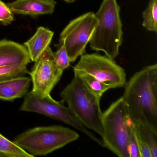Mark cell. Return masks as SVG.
<instances>
[{
    "instance_id": "cell-18",
    "label": "cell",
    "mask_w": 157,
    "mask_h": 157,
    "mask_svg": "<svg viewBox=\"0 0 157 157\" xmlns=\"http://www.w3.org/2000/svg\"><path fill=\"white\" fill-rule=\"evenodd\" d=\"M28 72L26 65L0 67V82L17 77L25 76Z\"/></svg>"
},
{
    "instance_id": "cell-3",
    "label": "cell",
    "mask_w": 157,
    "mask_h": 157,
    "mask_svg": "<svg viewBox=\"0 0 157 157\" xmlns=\"http://www.w3.org/2000/svg\"><path fill=\"white\" fill-rule=\"evenodd\" d=\"M71 82L60 93L61 101L85 127L101 136V114L100 99L87 88L82 78L74 72Z\"/></svg>"
},
{
    "instance_id": "cell-17",
    "label": "cell",
    "mask_w": 157,
    "mask_h": 157,
    "mask_svg": "<svg viewBox=\"0 0 157 157\" xmlns=\"http://www.w3.org/2000/svg\"><path fill=\"white\" fill-rule=\"evenodd\" d=\"M142 25L148 31L157 33V0H150L142 13Z\"/></svg>"
},
{
    "instance_id": "cell-22",
    "label": "cell",
    "mask_w": 157,
    "mask_h": 157,
    "mask_svg": "<svg viewBox=\"0 0 157 157\" xmlns=\"http://www.w3.org/2000/svg\"><path fill=\"white\" fill-rule=\"evenodd\" d=\"M135 127V126H134ZM136 136L137 142L138 147L139 150L140 154V157H151L150 151L147 145L145 143L143 139L141 137L139 133L137 131L135 128Z\"/></svg>"
},
{
    "instance_id": "cell-19",
    "label": "cell",
    "mask_w": 157,
    "mask_h": 157,
    "mask_svg": "<svg viewBox=\"0 0 157 157\" xmlns=\"http://www.w3.org/2000/svg\"><path fill=\"white\" fill-rule=\"evenodd\" d=\"M53 57L56 66L60 70L64 71L70 66V60L63 44L58 48L56 52H53Z\"/></svg>"
},
{
    "instance_id": "cell-8",
    "label": "cell",
    "mask_w": 157,
    "mask_h": 157,
    "mask_svg": "<svg viewBox=\"0 0 157 157\" xmlns=\"http://www.w3.org/2000/svg\"><path fill=\"white\" fill-rule=\"evenodd\" d=\"M73 71L91 75L113 89L122 88L126 82L124 69L114 59L98 53L82 55Z\"/></svg>"
},
{
    "instance_id": "cell-23",
    "label": "cell",
    "mask_w": 157,
    "mask_h": 157,
    "mask_svg": "<svg viewBox=\"0 0 157 157\" xmlns=\"http://www.w3.org/2000/svg\"><path fill=\"white\" fill-rule=\"evenodd\" d=\"M63 1H64V2H67V3H72L75 2L77 1L78 0H63Z\"/></svg>"
},
{
    "instance_id": "cell-16",
    "label": "cell",
    "mask_w": 157,
    "mask_h": 157,
    "mask_svg": "<svg viewBox=\"0 0 157 157\" xmlns=\"http://www.w3.org/2000/svg\"><path fill=\"white\" fill-rule=\"evenodd\" d=\"M74 72H76L82 78L87 88L100 100L105 92L110 89H113L111 85L98 80L91 75L83 72L76 71Z\"/></svg>"
},
{
    "instance_id": "cell-6",
    "label": "cell",
    "mask_w": 157,
    "mask_h": 157,
    "mask_svg": "<svg viewBox=\"0 0 157 157\" xmlns=\"http://www.w3.org/2000/svg\"><path fill=\"white\" fill-rule=\"evenodd\" d=\"M20 110L38 113L64 122L85 134L100 146L105 147L102 140L86 128L75 117L68 107L65 105L63 101H56L50 94L43 95L32 90L25 94Z\"/></svg>"
},
{
    "instance_id": "cell-12",
    "label": "cell",
    "mask_w": 157,
    "mask_h": 157,
    "mask_svg": "<svg viewBox=\"0 0 157 157\" xmlns=\"http://www.w3.org/2000/svg\"><path fill=\"white\" fill-rule=\"evenodd\" d=\"M54 35V32L40 26L37 28L35 34L24 44L27 48L31 61H36L49 47Z\"/></svg>"
},
{
    "instance_id": "cell-11",
    "label": "cell",
    "mask_w": 157,
    "mask_h": 157,
    "mask_svg": "<svg viewBox=\"0 0 157 157\" xmlns=\"http://www.w3.org/2000/svg\"><path fill=\"white\" fill-rule=\"evenodd\" d=\"M56 4L55 0H16L7 5L13 13L36 16L52 14Z\"/></svg>"
},
{
    "instance_id": "cell-5",
    "label": "cell",
    "mask_w": 157,
    "mask_h": 157,
    "mask_svg": "<svg viewBox=\"0 0 157 157\" xmlns=\"http://www.w3.org/2000/svg\"><path fill=\"white\" fill-rule=\"evenodd\" d=\"M132 123L122 97L102 113V140L105 147L118 157H129L128 139Z\"/></svg>"
},
{
    "instance_id": "cell-7",
    "label": "cell",
    "mask_w": 157,
    "mask_h": 157,
    "mask_svg": "<svg viewBox=\"0 0 157 157\" xmlns=\"http://www.w3.org/2000/svg\"><path fill=\"white\" fill-rule=\"evenodd\" d=\"M97 24L95 13L90 12L73 19L63 29L57 47L65 46L71 62L86 53Z\"/></svg>"
},
{
    "instance_id": "cell-1",
    "label": "cell",
    "mask_w": 157,
    "mask_h": 157,
    "mask_svg": "<svg viewBox=\"0 0 157 157\" xmlns=\"http://www.w3.org/2000/svg\"><path fill=\"white\" fill-rule=\"evenodd\" d=\"M124 87L122 97L131 121L146 122L157 129V64L136 72Z\"/></svg>"
},
{
    "instance_id": "cell-21",
    "label": "cell",
    "mask_w": 157,
    "mask_h": 157,
    "mask_svg": "<svg viewBox=\"0 0 157 157\" xmlns=\"http://www.w3.org/2000/svg\"><path fill=\"white\" fill-rule=\"evenodd\" d=\"M13 20V13L9 6L0 0V21L8 25L12 23Z\"/></svg>"
},
{
    "instance_id": "cell-14",
    "label": "cell",
    "mask_w": 157,
    "mask_h": 157,
    "mask_svg": "<svg viewBox=\"0 0 157 157\" xmlns=\"http://www.w3.org/2000/svg\"><path fill=\"white\" fill-rule=\"evenodd\" d=\"M133 124L137 131L147 145L151 157H157V129L145 122L139 121L133 123Z\"/></svg>"
},
{
    "instance_id": "cell-13",
    "label": "cell",
    "mask_w": 157,
    "mask_h": 157,
    "mask_svg": "<svg viewBox=\"0 0 157 157\" xmlns=\"http://www.w3.org/2000/svg\"><path fill=\"white\" fill-rule=\"evenodd\" d=\"M31 80L23 76L0 82V99L13 101L23 97L28 92Z\"/></svg>"
},
{
    "instance_id": "cell-2",
    "label": "cell",
    "mask_w": 157,
    "mask_h": 157,
    "mask_svg": "<svg viewBox=\"0 0 157 157\" xmlns=\"http://www.w3.org/2000/svg\"><path fill=\"white\" fill-rule=\"evenodd\" d=\"M120 12L117 0H103L95 13L97 25L89 43L92 50L103 52L112 59L119 55L123 43L124 32Z\"/></svg>"
},
{
    "instance_id": "cell-9",
    "label": "cell",
    "mask_w": 157,
    "mask_h": 157,
    "mask_svg": "<svg viewBox=\"0 0 157 157\" xmlns=\"http://www.w3.org/2000/svg\"><path fill=\"white\" fill-rule=\"evenodd\" d=\"M63 72L56 66L53 51L48 47L35 62L34 66L29 73L33 83L32 90L43 95L50 94Z\"/></svg>"
},
{
    "instance_id": "cell-4",
    "label": "cell",
    "mask_w": 157,
    "mask_h": 157,
    "mask_svg": "<svg viewBox=\"0 0 157 157\" xmlns=\"http://www.w3.org/2000/svg\"><path fill=\"white\" fill-rule=\"evenodd\" d=\"M79 135L60 125L38 127L20 134L13 142L33 156H43L78 140Z\"/></svg>"
},
{
    "instance_id": "cell-15",
    "label": "cell",
    "mask_w": 157,
    "mask_h": 157,
    "mask_svg": "<svg viewBox=\"0 0 157 157\" xmlns=\"http://www.w3.org/2000/svg\"><path fill=\"white\" fill-rule=\"evenodd\" d=\"M33 157L32 154L0 134V157Z\"/></svg>"
},
{
    "instance_id": "cell-10",
    "label": "cell",
    "mask_w": 157,
    "mask_h": 157,
    "mask_svg": "<svg viewBox=\"0 0 157 157\" xmlns=\"http://www.w3.org/2000/svg\"><path fill=\"white\" fill-rule=\"evenodd\" d=\"M31 61L24 45L7 40L0 41V67L27 66Z\"/></svg>"
},
{
    "instance_id": "cell-20",
    "label": "cell",
    "mask_w": 157,
    "mask_h": 157,
    "mask_svg": "<svg viewBox=\"0 0 157 157\" xmlns=\"http://www.w3.org/2000/svg\"><path fill=\"white\" fill-rule=\"evenodd\" d=\"M128 149L129 157H140L137 142L136 131L133 122L131 124L129 132Z\"/></svg>"
}]
</instances>
